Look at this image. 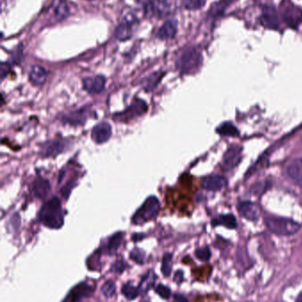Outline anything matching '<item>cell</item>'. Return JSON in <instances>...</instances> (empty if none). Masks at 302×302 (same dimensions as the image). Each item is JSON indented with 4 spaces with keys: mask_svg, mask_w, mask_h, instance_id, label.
I'll list each match as a JSON object with an SVG mask.
<instances>
[{
    "mask_svg": "<svg viewBox=\"0 0 302 302\" xmlns=\"http://www.w3.org/2000/svg\"><path fill=\"white\" fill-rule=\"evenodd\" d=\"M238 209L240 215L245 219L250 221H255L260 216V208L257 205L251 201H242L238 206Z\"/></svg>",
    "mask_w": 302,
    "mask_h": 302,
    "instance_id": "2e32d148",
    "label": "cell"
},
{
    "mask_svg": "<svg viewBox=\"0 0 302 302\" xmlns=\"http://www.w3.org/2000/svg\"><path fill=\"white\" fill-rule=\"evenodd\" d=\"M145 237V234H142V233H136V234H133L132 240L133 241L137 242V241H141Z\"/></svg>",
    "mask_w": 302,
    "mask_h": 302,
    "instance_id": "b9f144b4",
    "label": "cell"
},
{
    "mask_svg": "<svg viewBox=\"0 0 302 302\" xmlns=\"http://www.w3.org/2000/svg\"><path fill=\"white\" fill-rule=\"evenodd\" d=\"M31 190L34 196L39 199H45L46 196L51 192V184L49 180L44 179L42 177H38L34 180Z\"/></svg>",
    "mask_w": 302,
    "mask_h": 302,
    "instance_id": "ac0fdd59",
    "label": "cell"
},
{
    "mask_svg": "<svg viewBox=\"0 0 302 302\" xmlns=\"http://www.w3.org/2000/svg\"><path fill=\"white\" fill-rule=\"evenodd\" d=\"M156 278H157V277L153 271H152V270L147 271L145 276L141 279L140 284H139L138 289L141 293H146L147 291H149L150 288L154 286Z\"/></svg>",
    "mask_w": 302,
    "mask_h": 302,
    "instance_id": "484cf974",
    "label": "cell"
},
{
    "mask_svg": "<svg viewBox=\"0 0 302 302\" xmlns=\"http://www.w3.org/2000/svg\"><path fill=\"white\" fill-rule=\"evenodd\" d=\"M54 14L55 17L58 21H61L63 19H65L66 17L68 16L69 14V7L66 3L65 0H61L57 6L55 7V11H54Z\"/></svg>",
    "mask_w": 302,
    "mask_h": 302,
    "instance_id": "83f0119b",
    "label": "cell"
},
{
    "mask_svg": "<svg viewBox=\"0 0 302 302\" xmlns=\"http://www.w3.org/2000/svg\"><path fill=\"white\" fill-rule=\"evenodd\" d=\"M176 8V0H152L145 4V15L147 17L163 18L172 14Z\"/></svg>",
    "mask_w": 302,
    "mask_h": 302,
    "instance_id": "8992f818",
    "label": "cell"
},
{
    "mask_svg": "<svg viewBox=\"0 0 302 302\" xmlns=\"http://www.w3.org/2000/svg\"><path fill=\"white\" fill-rule=\"evenodd\" d=\"M161 209L160 201L155 196H150L140 208L137 209L132 217L133 225H142L150 220H153L159 214Z\"/></svg>",
    "mask_w": 302,
    "mask_h": 302,
    "instance_id": "277c9868",
    "label": "cell"
},
{
    "mask_svg": "<svg viewBox=\"0 0 302 302\" xmlns=\"http://www.w3.org/2000/svg\"><path fill=\"white\" fill-rule=\"evenodd\" d=\"M172 258H173V254L171 253H166L162 258V272L166 278H168L171 273Z\"/></svg>",
    "mask_w": 302,
    "mask_h": 302,
    "instance_id": "f546056e",
    "label": "cell"
},
{
    "mask_svg": "<svg viewBox=\"0 0 302 302\" xmlns=\"http://www.w3.org/2000/svg\"><path fill=\"white\" fill-rule=\"evenodd\" d=\"M90 110L87 107H83L78 110L71 111L70 113L65 115L63 118V122L65 124H69L71 126H82L87 121L88 118L90 117Z\"/></svg>",
    "mask_w": 302,
    "mask_h": 302,
    "instance_id": "4fadbf2b",
    "label": "cell"
},
{
    "mask_svg": "<svg viewBox=\"0 0 302 302\" xmlns=\"http://www.w3.org/2000/svg\"><path fill=\"white\" fill-rule=\"evenodd\" d=\"M147 110H148V106H147L146 102L144 100L137 98L126 110L113 115V119H116L117 121L127 122L137 117H140L142 115L145 114Z\"/></svg>",
    "mask_w": 302,
    "mask_h": 302,
    "instance_id": "52a82bcc",
    "label": "cell"
},
{
    "mask_svg": "<svg viewBox=\"0 0 302 302\" xmlns=\"http://www.w3.org/2000/svg\"><path fill=\"white\" fill-rule=\"evenodd\" d=\"M107 80L103 75H96L93 77L84 78L83 81V90L90 94H100L106 87Z\"/></svg>",
    "mask_w": 302,
    "mask_h": 302,
    "instance_id": "7c38bea8",
    "label": "cell"
},
{
    "mask_svg": "<svg viewBox=\"0 0 302 302\" xmlns=\"http://www.w3.org/2000/svg\"><path fill=\"white\" fill-rule=\"evenodd\" d=\"M9 71H10V66H9L6 63H2V64H1V70H0L1 79H2V80L8 74Z\"/></svg>",
    "mask_w": 302,
    "mask_h": 302,
    "instance_id": "74e56055",
    "label": "cell"
},
{
    "mask_svg": "<svg viewBox=\"0 0 302 302\" xmlns=\"http://www.w3.org/2000/svg\"><path fill=\"white\" fill-rule=\"evenodd\" d=\"M175 302H190L189 300L183 296L182 294H176L174 295Z\"/></svg>",
    "mask_w": 302,
    "mask_h": 302,
    "instance_id": "60d3db41",
    "label": "cell"
},
{
    "mask_svg": "<svg viewBox=\"0 0 302 302\" xmlns=\"http://www.w3.org/2000/svg\"><path fill=\"white\" fill-rule=\"evenodd\" d=\"M95 291L93 283L83 281L73 287L62 302H78L82 299L89 297Z\"/></svg>",
    "mask_w": 302,
    "mask_h": 302,
    "instance_id": "9c48e42d",
    "label": "cell"
},
{
    "mask_svg": "<svg viewBox=\"0 0 302 302\" xmlns=\"http://www.w3.org/2000/svg\"><path fill=\"white\" fill-rule=\"evenodd\" d=\"M178 22L175 19L166 21L158 30L156 37L160 40H168L176 37L178 33Z\"/></svg>",
    "mask_w": 302,
    "mask_h": 302,
    "instance_id": "9a60e30c",
    "label": "cell"
},
{
    "mask_svg": "<svg viewBox=\"0 0 302 302\" xmlns=\"http://www.w3.org/2000/svg\"><path fill=\"white\" fill-rule=\"evenodd\" d=\"M48 72L41 65H33L29 72V81L35 86H42L46 83Z\"/></svg>",
    "mask_w": 302,
    "mask_h": 302,
    "instance_id": "ffe728a7",
    "label": "cell"
},
{
    "mask_svg": "<svg viewBox=\"0 0 302 302\" xmlns=\"http://www.w3.org/2000/svg\"><path fill=\"white\" fill-rule=\"evenodd\" d=\"M296 302H302V294H300V295H299L298 298H297V301H296Z\"/></svg>",
    "mask_w": 302,
    "mask_h": 302,
    "instance_id": "7bdbcfd3",
    "label": "cell"
},
{
    "mask_svg": "<svg viewBox=\"0 0 302 302\" xmlns=\"http://www.w3.org/2000/svg\"><path fill=\"white\" fill-rule=\"evenodd\" d=\"M234 0H219L212 4L211 7L208 10V15L212 18H217L224 14L225 10L229 5L233 3Z\"/></svg>",
    "mask_w": 302,
    "mask_h": 302,
    "instance_id": "603a6c76",
    "label": "cell"
},
{
    "mask_svg": "<svg viewBox=\"0 0 302 302\" xmlns=\"http://www.w3.org/2000/svg\"><path fill=\"white\" fill-rule=\"evenodd\" d=\"M227 185L226 179L220 175L207 176L202 180L203 188L208 191H219Z\"/></svg>",
    "mask_w": 302,
    "mask_h": 302,
    "instance_id": "e0dca14e",
    "label": "cell"
},
{
    "mask_svg": "<svg viewBox=\"0 0 302 302\" xmlns=\"http://www.w3.org/2000/svg\"><path fill=\"white\" fill-rule=\"evenodd\" d=\"M212 225H224L225 227L229 229H235L237 227V220L235 216L232 214H227V215H221L212 221Z\"/></svg>",
    "mask_w": 302,
    "mask_h": 302,
    "instance_id": "cb8c5ba5",
    "label": "cell"
},
{
    "mask_svg": "<svg viewBox=\"0 0 302 302\" xmlns=\"http://www.w3.org/2000/svg\"><path fill=\"white\" fill-rule=\"evenodd\" d=\"M74 184L68 183L67 185H66L64 188H62V190H61V194H62L63 196H65L66 198L68 197L69 196V194L71 193V190H72V188H74Z\"/></svg>",
    "mask_w": 302,
    "mask_h": 302,
    "instance_id": "f35d334b",
    "label": "cell"
},
{
    "mask_svg": "<svg viewBox=\"0 0 302 302\" xmlns=\"http://www.w3.org/2000/svg\"><path fill=\"white\" fill-rule=\"evenodd\" d=\"M287 175L294 183L302 187V158L294 159L289 163Z\"/></svg>",
    "mask_w": 302,
    "mask_h": 302,
    "instance_id": "d6986e66",
    "label": "cell"
},
{
    "mask_svg": "<svg viewBox=\"0 0 302 302\" xmlns=\"http://www.w3.org/2000/svg\"><path fill=\"white\" fill-rule=\"evenodd\" d=\"M280 19L276 8L272 5H264L262 7L260 22L266 29L277 30L280 27Z\"/></svg>",
    "mask_w": 302,
    "mask_h": 302,
    "instance_id": "30bf717a",
    "label": "cell"
},
{
    "mask_svg": "<svg viewBox=\"0 0 302 302\" xmlns=\"http://www.w3.org/2000/svg\"><path fill=\"white\" fill-rule=\"evenodd\" d=\"M128 266V263L123 260H117L112 265V270L116 273H122Z\"/></svg>",
    "mask_w": 302,
    "mask_h": 302,
    "instance_id": "8d00e7d4",
    "label": "cell"
},
{
    "mask_svg": "<svg viewBox=\"0 0 302 302\" xmlns=\"http://www.w3.org/2000/svg\"><path fill=\"white\" fill-rule=\"evenodd\" d=\"M129 257H130V259H132L133 261H135V262L138 263V264H142L145 261V253L142 249L136 248V249H133L132 251L130 252Z\"/></svg>",
    "mask_w": 302,
    "mask_h": 302,
    "instance_id": "d6a6232c",
    "label": "cell"
},
{
    "mask_svg": "<svg viewBox=\"0 0 302 302\" xmlns=\"http://www.w3.org/2000/svg\"><path fill=\"white\" fill-rule=\"evenodd\" d=\"M155 292L159 294V296L161 298L165 299V300H168L171 295V291L170 288L164 285H158L155 288Z\"/></svg>",
    "mask_w": 302,
    "mask_h": 302,
    "instance_id": "d590c367",
    "label": "cell"
},
{
    "mask_svg": "<svg viewBox=\"0 0 302 302\" xmlns=\"http://www.w3.org/2000/svg\"><path fill=\"white\" fill-rule=\"evenodd\" d=\"M68 145L66 140L60 139L44 143L40 150V155L43 157H55L66 151Z\"/></svg>",
    "mask_w": 302,
    "mask_h": 302,
    "instance_id": "8fae6325",
    "label": "cell"
},
{
    "mask_svg": "<svg viewBox=\"0 0 302 302\" xmlns=\"http://www.w3.org/2000/svg\"><path fill=\"white\" fill-rule=\"evenodd\" d=\"M195 255L200 261H207L211 258V251L208 247H204L197 249L195 251Z\"/></svg>",
    "mask_w": 302,
    "mask_h": 302,
    "instance_id": "836d02e7",
    "label": "cell"
},
{
    "mask_svg": "<svg viewBox=\"0 0 302 302\" xmlns=\"http://www.w3.org/2000/svg\"><path fill=\"white\" fill-rule=\"evenodd\" d=\"M241 159V150L238 146L231 147L224 155V165L227 169H232L238 165Z\"/></svg>",
    "mask_w": 302,
    "mask_h": 302,
    "instance_id": "44dd1931",
    "label": "cell"
},
{
    "mask_svg": "<svg viewBox=\"0 0 302 302\" xmlns=\"http://www.w3.org/2000/svg\"><path fill=\"white\" fill-rule=\"evenodd\" d=\"M137 19L132 14H127L124 19L121 21L120 24L116 27L115 30V37L119 41H126L132 37L134 29L137 27Z\"/></svg>",
    "mask_w": 302,
    "mask_h": 302,
    "instance_id": "ba28073f",
    "label": "cell"
},
{
    "mask_svg": "<svg viewBox=\"0 0 302 302\" xmlns=\"http://www.w3.org/2000/svg\"><path fill=\"white\" fill-rule=\"evenodd\" d=\"M265 225L269 231L279 236H290L298 233L301 225L296 221L278 216H268L265 218Z\"/></svg>",
    "mask_w": 302,
    "mask_h": 302,
    "instance_id": "3957f363",
    "label": "cell"
},
{
    "mask_svg": "<svg viewBox=\"0 0 302 302\" xmlns=\"http://www.w3.org/2000/svg\"><path fill=\"white\" fill-rule=\"evenodd\" d=\"M280 12L282 20L291 29H297L302 22V9L291 0H282Z\"/></svg>",
    "mask_w": 302,
    "mask_h": 302,
    "instance_id": "5b68a950",
    "label": "cell"
},
{
    "mask_svg": "<svg viewBox=\"0 0 302 302\" xmlns=\"http://www.w3.org/2000/svg\"><path fill=\"white\" fill-rule=\"evenodd\" d=\"M116 283L113 281V280H108L102 286V293L108 298L112 297L113 295L116 294Z\"/></svg>",
    "mask_w": 302,
    "mask_h": 302,
    "instance_id": "1f68e13d",
    "label": "cell"
},
{
    "mask_svg": "<svg viewBox=\"0 0 302 302\" xmlns=\"http://www.w3.org/2000/svg\"><path fill=\"white\" fill-rule=\"evenodd\" d=\"M205 4H206V0H184L183 1L184 8L190 10V11L202 8Z\"/></svg>",
    "mask_w": 302,
    "mask_h": 302,
    "instance_id": "4dcf8cb0",
    "label": "cell"
},
{
    "mask_svg": "<svg viewBox=\"0 0 302 302\" xmlns=\"http://www.w3.org/2000/svg\"><path fill=\"white\" fill-rule=\"evenodd\" d=\"M174 280L177 284H181L183 280V273L182 270H178L175 274Z\"/></svg>",
    "mask_w": 302,
    "mask_h": 302,
    "instance_id": "ab89813d",
    "label": "cell"
},
{
    "mask_svg": "<svg viewBox=\"0 0 302 302\" xmlns=\"http://www.w3.org/2000/svg\"><path fill=\"white\" fill-rule=\"evenodd\" d=\"M216 131L219 135L224 136H237L240 134L238 128L231 122L223 123Z\"/></svg>",
    "mask_w": 302,
    "mask_h": 302,
    "instance_id": "4316f807",
    "label": "cell"
},
{
    "mask_svg": "<svg viewBox=\"0 0 302 302\" xmlns=\"http://www.w3.org/2000/svg\"><path fill=\"white\" fill-rule=\"evenodd\" d=\"M112 135V127L108 122H101L96 125L91 132V138L98 144L107 143Z\"/></svg>",
    "mask_w": 302,
    "mask_h": 302,
    "instance_id": "5bb4252c",
    "label": "cell"
},
{
    "mask_svg": "<svg viewBox=\"0 0 302 302\" xmlns=\"http://www.w3.org/2000/svg\"><path fill=\"white\" fill-rule=\"evenodd\" d=\"M270 187H271V182L269 180L259 182V183L255 184L252 187V192L254 195H261V194L266 192Z\"/></svg>",
    "mask_w": 302,
    "mask_h": 302,
    "instance_id": "e575fe53",
    "label": "cell"
},
{
    "mask_svg": "<svg viewBox=\"0 0 302 302\" xmlns=\"http://www.w3.org/2000/svg\"><path fill=\"white\" fill-rule=\"evenodd\" d=\"M121 293L124 295L125 298L128 300H135L138 296V294L140 293V291L137 287L133 286L130 283H127L122 286L121 288Z\"/></svg>",
    "mask_w": 302,
    "mask_h": 302,
    "instance_id": "f1b7e54d",
    "label": "cell"
},
{
    "mask_svg": "<svg viewBox=\"0 0 302 302\" xmlns=\"http://www.w3.org/2000/svg\"><path fill=\"white\" fill-rule=\"evenodd\" d=\"M123 238H124V233L122 232H118V233H115L112 237L109 239L108 246H107V249H108L109 254H114L116 253L118 249L120 248V246L121 245Z\"/></svg>",
    "mask_w": 302,
    "mask_h": 302,
    "instance_id": "d4e9b609",
    "label": "cell"
},
{
    "mask_svg": "<svg viewBox=\"0 0 302 302\" xmlns=\"http://www.w3.org/2000/svg\"><path fill=\"white\" fill-rule=\"evenodd\" d=\"M163 75H164V73H162V71L154 72L153 74H150L149 76L144 79V81L142 82L143 89L147 92L153 91L161 82Z\"/></svg>",
    "mask_w": 302,
    "mask_h": 302,
    "instance_id": "7402d4cb",
    "label": "cell"
},
{
    "mask_svg": "<svg viewBox=\"0 0 302 302\" xmlns=\"http://www.w3.org/2000/svg\"><path fill=\"white\" fill-rule=\"evenodd\" d=\"M38 218L43 225L51 229H60L64 225V213L60 201L53 197L42 206Z\"/></svg>",
    "mask_w": 302,
    "mask_h": 302,
    "instance_id": "6da1fadb",
    "label": "cell"
},
{
    "mask_svg": "<svg viewBox=\"0 0 302 302\" xmlns=\"http://www.w3.org/2000/svg\"><path fill=\"white\" fill-rule=\"evenodd\" d=\"M202 64V54L197 47L189 46L179 53L176 65L182 74H194Z\"/></svg>",
    "mask_w": 302,
    "mask_h": 302,
    "instance_id": "7a4b0ae2",
    "label": "cell"
}]
</instances>
